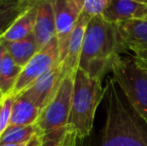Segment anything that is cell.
Instances as JSON below:
<instances>
[{
    "label": "cell",
    "instance_id": "obj_13",
    "mask_svg": "<svg viewBox=\"0 0 147 146\" xmlns=\"http://www.w3.org/2000/svg\"><path fill=\"white\" fill-rule=\"evenodd\" d=\"M38 0H33L32 3L18 16L7 31L0 37L1 43H10L23 39L33 33L35 27Z\"/></svg>",
    "mask_w": 147,
    "mask_h": 146
},
{
    "label": "cell",
    "instance_id": "obj_5",
    "mask_svg": "<svg viewBox=\"0 0 147 146\" xmlns=\"http://www.w3.org/2000/svg\"><path fill=\"white\" fill-rule=\"evenodd\" d=\"M75 76L64 75L58 89L48 105L41 110L36 122L39 134L50 132L67 126L71 110Z\"/></svg>",
    "mask_w": 147,
    "mask_h": 146
},
{
    "label": "cell",
    "instance_id": "obj_9",
    "mask_svg": "<svg viewBox=\"0 0 147 146\" xmlns=\"http://www.w3.org/2000/svg\"><path fill=\"white\" fill-rule=\"evenodd\" d=\"M116 26L125 49L132 51L133 57L147 64V21L129 20Z\"/></svg>",
    "mask_w": 147,
    "mask_h": 146
},
{
    "label": "cell",
    "instance_id": "obj_19",
    "mask_svg": "<svg viewBox=\"0 0 147 146\" xmlns=\"http://www.w3.org/2000/svg\"><path fill=\"white\" fill-rule=\"evenodd\" d=\"M39 134L36 125L30 126H8L0 135V145L21 144L29 142L33 137Z\"/></svg>",
    "mask_w": 147,
    "mask_h": 146
},
{
    "label": "cell",
    "instance_id": "obj_8",
    "mask_svg": "<svg viewBox=\"0 0 147 146\" xmlns=\"http://www.w3.org/2000/svg\"><path fill=\"white\" fill-rule=\"evenodd\" d=\"M63 77V66L62 64H57L52 69L40 76L28 89L22 93L42 110L54 97Z\"/></svg>",
    "mask_w": 147,
    "mask_h": 146
},
{
    "label": "cell",
    "instance_id": "obj_22",
    "mask_svg": "<svg viewBox=\"0 0 147 146\" xmlns=\"http://www.w3.org/2000/svg\"><path fill=\"white\" fill-rule=\"evenodd\" d=\"M6 53H7V50H6L5 44L0 42V64H1L2 60H3V58H4V56H5Z\"/></svg>",
    "mask_w": 147,
    "mask_h": 146
},
{
    "label": "cell",
    "instance_id": "obj_25",
    "mask_svg": "<svg viewBox=\"0 0 147 146\" xmlns=\"http://www.w3.org/2000/svg\"><path fill=\"white\" fill-rule=\"evenodd\" d=\"M3 97H4L3 93H2V92L0 91V101H1V100H2V98H3Z\"/></svg>",
    "mask_w": 147,
    "mask_h": 146
},
{
    "label": "cell",
    "instance_id": "obj_26",
    "mask_svg": "<svg viewBox=\"0 0 147 146\" xmlns=\"http://www.w3.org/2000/svg\"><path fill=\"white\" fill-rule=\"evenodd\" d=\"M141 20H145V21H147V13H146V15L144 16V18H143V19H141Z\"/></svg>",
    "mask_w": 147,
    "mask_h": 146
},
{
    "label": "cell",
    "instance_id": "obj_24",
    "mask_svg": "<svg viewBox=\"0 0 147 146\" xmlns=\"http://www.w3.org/2000/svg\"><path fill=\"white\" fill-rule=\"evenodd\" d=\"M31 140H32V139H31ZM30 141H29V142H30ZM29 142L21 143V144H3V145H0V146H27L28 144H29Z\"/></svg>",
    "mask_w": 147,
    "mask_h": 146
},
{
    "label": "cell",
    "instance_id": "obj_15",
    "mask_svg": "<svg viewBox=\"0 0 147 146\" xmlns=\"http://www.w3.org/2000/svg\"><path fill=\"white\" fill-rule=\"evenodd\" d=\"M7 53L19 66L24 67L39 51L34 34L10 43H4Z\"/></svg>",
    "mask_w": 147,
    "mask_h": 146
},
{
    "label": "cell",
    "instance_id": "obj_11",
    "mask_svg": "<svg viewBox=\"0 0 147 146\" xmlns=\"http://www.w3.org/2000/svg\"><path fill=\"white\" fill-rule=\"evenodd\" d=\"M33 34L36 39L39 50L48 44L51 40L56 38L53 0H38Z\"/></svg>",
    "mask_w": 147,
    "mask_h": 146
},
{
    "label": "cell",
    "instance_id": "obj_6",
    "mask_svg": "<svg viewBox=\"0 0 147 146\" xmlns=\"http://www.w3.org/2000/svg\"><path fill=\"white\" fill-rule=\"evenodd\" d=\"M59 63V51L56 38L40 49L22 68L12 95L16 96L30 87L40 76Z\"/></svg>",
    "mask_w": 147,
    "mask_h": 146
},
{
    "label": "cell",
    "instance_id": "obj_1",
    "mask_svg": "<svg viewBox=\"0 0 147 146\" xmlns=\"http://www.w3.org/2000/svg\"><path fill=\"white\" fill-rule=\"evenodd\" d=\"M104 124L97 137L81 146H147V124L133 109L113 78L104 88Z\"/></svg>",
    "mask_w": 147,
    "mask_h": 146
},
{
    "label": "cell",
    "instance_id": "obj_12",
    "mask_svg": "<svg viewBox=\"0 0 147 146\" xmlns=\"http://www.w3.org/2000/svg\"><path fill=\"white\" fill-rule=\"evenodd\" d=\"M90 19V16L82 12L77 23H76L75 28H74L71 37H70L67 48V54H66L65 59L62 63L64 75L75 76L78 68H79V60L82 51V46H83L84 36H85V32Z\"/></svg>",
    "mask_w": 147,
    "mask_h": 146
},
{
    "label": "cell",
    "instance_id": "obj_21",
    "mask_svg": "<svg viewBox=\"0 0 147 146\" xmlns=\"http://www.w3.org/2000/svg\"><path fill=\"white\" fill-rule=\"evenodd\" d=\"M111 0H83L82 12L87 14L91 18L102 16Z\"/></svg>",
    "mask_w": 147,
    "mask_h": 146
},
{
    "label": "cell",
    "instance_id": "obj_14",
    "mask_svg": "<svg viewBox=\"0 0 147 146\" xmlns=\"http://www.w3.org/2000/svg\"><path fill=\"white\" fill-rule=\"evenodd\" d=\"M41 109L23 93L14 96L11 120L9 126H30L36 125Z\"/></svg>",
    "mask_w": 147,
    "mask_h": 146
},
{
    "label": "cell",
    "instance_id": "obj_3",
    "mask_svg": "<svg viewBox=\"0 0 147 146\" xmlns=\"http://www.w3.org/2000/svg\"><path fill=\"white\" fill-rule=\"evenodd\" d=\"M104 97V88L100 79L90 77L78 69L74 78L68 126L77 134L79 140L90 136L94 116L98 105Z\"/></svg>",
    "mask_w": 147,
    "mask_h": 146
},
{
    "label": "cell",
    "instance_id": "obj_2",
    "mask_svg": "<svg viewBox=\"0 0 147 146\" xmlns=\"http://www.w3.org/2000/svg\"><path fill=\"white\" fill-rule=\"evenodd\" d=\"M125 50L117 26L102 16L93 17L85 32L78 69L101 80L111 70L114 59Z\"/></svg>",
    "mask_w": 147,
    "mask_h": 146
},
{
    "label": "cell",
    "instance_id": "obj_16",
    "mask_svg": "<svg viewBox=\"0 0 147 146\" xmlns=\"http://www.w3.org/2000/svg\"><path fill=\"white\" fill-rule=\"evenodd\" d=\"M33 0H0V37Z\"/></svg>",
    "mask_w": 147,
    "mask_h": 146
},
{
    "label": "cell",
    "instance_id": "obj_23",
    "mask_svg": "<svg viewBox=\"0 0 147 146\" xmlns=\"http://www.w3.org/2000/svg\"><path fill=\"white\" fill-rule=\"evenodd\" d=\"M27 146H40V138H39V134H37L35 137H33L32 140L29 142Z\"/></svg>",
    "mask_w": 147,
    "mask_h": 146
},
{
    "label": "cell",
    "instance_id": "obj_4",
    "mask_svg": "<svg viewBox=\"0 0 147 146\" xmlns=\"http://www.w3.org/2000/svg\"><path fill=\"white\" fill-rule=\"evenodd\" d=\"M110 71L130 105L147 124V64L135 57L118 55Z\"/></svg>",
    "mask_w": 147,
    "mask_h": 146
},
{
    "label": "cell",
    "instance_id": "obj_7",
    "mask_svg": "<svg viewBox=\"0 0 147 146\" xmlns=\"http://www.w3.org/2000/svg\"><path fill=\"white\" fill-rule=\"evenodd\" d=\"M82 7L83 0H53L60 64L67 54L70 37L82 13Z\"/></svg>",
    "mask_w": 147,
    "mask_h": 146
},
{
    "label": "cell",
    "instance_id": "obj_10",
    "mask_svg": "<svg viewBox=\"0 0 147 146\" xmlns=\"http://www.w3.org/2000/svg\"><path fill=\"white\" fill-rule=\"evenodd\" d=\"M147 13V0H111L102 17L113 24L143 19Z\"/></svg>",
    "mask_w": 147,
    "mask_h": 146
},
{
    "label": "cell",
    "instance_id": "obj_20",
    "mask_svg": "<svg viewBox=\"0 0 147 146\" xmlns=\"http://www.w3.org/2000/svg\"><path fill=\"white\" fill-rule=\"evenodd\" d=\"M13 102L14 96L12 94L5 95L0 101V129H1V134L6 130V128L10 124Z\"/></svg>",
    "mask_w": 147,
    "mask_h": 146
},
{
    "label": "cell",
    "instance_id": "obj_18",
    "mask_svg": "<svg viewBox=\"0 0 147 146\" xmlns=\"http://www.w3.org/2000/svg\"><path fill=\"white\" fill-rule=\"evenodd\" d=\"M39 138L40 146H78V141H81L68 125L63 128L39 134Z\"/></svg>",
    "mask_w": 147,
    "mask_h": 146
},
{
    "label": "cell",
    "instance_id": "obj_17",
    "mask_svg": "<svg viewBox=\"0 0 147 146\" xmlns=\"http://www.w3.org/2000/svg\"><path fill=\"white\" fill-rule=\"evenodd\" d=\"M22 68L6 53L0 64V91L4 96L12 93Z\"/></svg>",
    "mask_w": 147,
    "mask_h": 146
}]
</instances>
